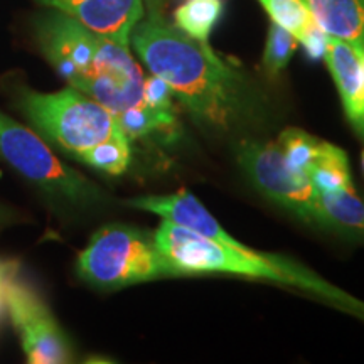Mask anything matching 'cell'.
<instances>
[{
  "label": "cell",
  "instance_id": "cell-2",
  "mask_svg": "<svg viewBox=\"0 0 364 364\" xmlns=\"http://www.w3.org/2000/svg\"><path fill=\"white\" fill-rule=\"evenodd\" d=\"M36 38L41 53L70 86L108 108L118 122L147 105L145 76L129 48L58 11L39 17Z\"/></svg>",
  "mask_w": 364,
  "mask_h": 364
},
{
  "label": "cell",
  "instance_id": "cell-1",
  "mask_svg": "<svg viewBox=\"0 0 364 364\" xmlns=\"http://www.w3.org/2000/svg\"><path fill=\"white\" fill-rule=\"evenodd\" d=\"M130 44L152 75L166 81L188 110L208 125L228 129L240 117L245 83L230 63L150 11L135 26Z\"/></svg>",
  "mask_w": 364,
  "mask_h": 364
},
{
  "label": "cell",
  "instance_id": "cell-17",
  "mask_svg": "<svg viewBox=\"0 0 364 364\" xmlns=\"http://www.w3.org/2000/svg\"><path fill=\"white\" fill-rule=\"evenodd\" d=\"M299 41L294 34L285 31L284 27L272 22L268 27V36L263 51V68L270 76H279L289 66L294 53L297 51Z\"/></svg>",
  "mask_w": 364,
  "mask_h": 364
},
{
  "label": "cell",
  "instance_id": "cell-18",
  "mask_svg": "<svg viewBox=\"0 0 364 364\" xmlns=\"http://www.w3.org/2000/svg\"><path fill=\"white\" fill-rule=\"evenodd\" d=\"M145 102L154 110L162 112V113H171L174 115V107H172V95L174 91L171 90V86L166 83V81L159 78V76L152 75L149 78H145Z\"/></svg>",
  "mask_w": 364,
  "mask_h": 364
},
{
  "label": "cell",
  "instance_id": "cell-16",
  "mask_svg": "<svg viewBox=\"0 0 364 364\" xmlns=\"http://www.w3.org/2000/svg\"><path fill=\"white\" fill-rule=\"evenodd\" d=\"M277 145H279L287 162L295 171L304 172L307 176V171L311 169L318 150H321L322 140L300 129H287L280 134Z\"/></svg>",
  "mask_w": 364,
  "mask_h": 364
},
{
  "label": "cell",
  "instance_id": "cell-14",
  "mask_svg": "<svg viewBox=\"0 0 364 364\" xmlns=\"http://www.w3.org/2000/svg\"><path fill=\"white\" fill-rule=\"evenodd\" d=\"M307 177L318 194L354 189L348 154L338 145L324 140L316 161L307 171Z\"/></svg>",
  "mask_w": 364,
  "mask_h": 364
},
{
  "label": "cell",
  "instance_id": "cell-5",
  "mask_svg": "<svg viewBox=\"0 0 364 364\" xmlns=\"http://www.w3.org/2000/svg\"><path fill=\"white\" fill-rule=\"evenodd\" d=\"M76 270L86 284L102 290L174 277L154 235L125 225L105 226L91 236L80 253Z\"/></svg>",
  "mask_w": 364,
  "mask_h": 364
},
{
  "label": "cell",
  "instance_id": "cell-11",
  "mask_svg": "<svg viewBox=\"0 0 364 364\" xmlns=\"http://www.w3.org/2000/svg\"><path fill=\"white\" fill-rule=\"evenodd\" d=\"M329 38L364 49V0H304Z\"/></svg>",
  "mask_w": 364,
  "mask_h": 364
},
{
  "label": "cell",
  "instance_id": "cell-9",
  "mask_svg": "<svg viewBox=\"0 0 364 364\" xmlns=\"http://www.w3.org/2000/svg\"><path fill=\"white\" fill-rule=\"evenodd\" d=\"M91 33L129 48L135 26L145 16V0H39Z\"/></svg>",
  "mask_w": 364,
  "mask_h": 364
},
{
  "label": "cell",
  "instance_id": "cell-12",
  "mask_svg": "<svg viewBox=\"0 0 364 364\" xmlns=\"http://www.w3.org/2000/svg\"><path fill=\"white\" fill-rule=\"evenodd\" d=\"M272 22L294 34L311 59H324L327 34L314 21L304 0H258Z\"/></svg>",
  "mask_w": 364,
  "mask_h": 364
},
{
  "label": "cell",
  "instance_id": "cell-21",
  "mask_svg": "<svg viewBox=\"0 0 364 364\" xmlns=\"http://www.w3.org/2000/svg\"><path fill=\"white\" fill-rule=\"evenodd\" d=\"M361 164H363V171H364V150H363V157H361Z\"/></svg>",
  "mask_w": 364,
  "mask_h": 364
},
{
  "label": "cell",
  "instance_id": "cell-20",
  "mask_svg": "<svg viewBox=\"0 0 364 364\" xmlns=\"http://www.w3.org/2000/svg\"><path fill=\"white\" fill-rule=\"evenodd\" d=\"M145 4L150 7V11H161L162 0H145Z\"/></svg>",
  "mask_w": 364,
  "mask_h": 364
},
{
  "label": "cell",
  "instance_id": "cell-8",
  "mask_svg": "<svg viewBox=\"0 0 364 364\" xmlns=\"http://www.w3.org/2000/svg\"><path fill=\"white\" fill-rule=\"evenodd\" d=\"M6 307L21 338L22 351L33 364L71 363L73 353L65 332L39 294L24 282L11 279Z\"/></svg>",
  "mask_w": 364,
  "mask_h": 364
},
{
  "label": "cell",
  "instance_id": "cell-4",
  "mask_svg": "<svg viewBox=\"0 0 364 364\" xmlns=\"http://www.w3.org/2000/svg\"><path fill=\"white\" fill-rule=\"evenodd\" d=\"M154 240L164 260L174 272V277L223 273L247 279H263L306 289L309 292L334 300L339 306L364 312L363 302H358L351 295L336 289L329 282L318 279L306 267L279 255L257 252L245 247L243 243H221L169 220H162L154 233Z\"/></svg>",
  "mask_w": 364,
  "mask_h": 364
},
{
  "label": "cell",
  "instance_id": "cell-7",
  "mask_svg": "<svg viewBox=\"0 0 364 364\" xmlns=\"http://www.w3.org/2000/svg\"><path fill=\"white\" fill-rule=\"evenodd\" d=\"M238 164L263 196L304 221L324 226L318 193L304 172L287 162L277 142H243Z\"/></svg>",
  "mask_w": 364,
  "mask_h": 364
},
{
  "label": "cell",
  "instance_id": "cell-15",
  "mask_svg": "<svg viewBox=\"0 0 364 364\" xmlns=\"http://www.w3.org/2000/svg\"><path fill=\"white\" fill-rule=\"evenodd\" d=\"M223 9V0H186L174 11V26L189 38L208 43Z\"/></svg>",
  "mask_w": 364,
  "mask_h": 364
},
{
  "label": "cell",
  "instance_id": "cell-19",
  "mask_svg": "<svg viewBox=\"0 0 364 364\" xmlns=\"http://www.w3.org/2000/svg\"><path fill=\"white\" fill-rule=\"evenodd\" d=\"M14 272H16V263L0 260V309L6 304L4 297H6L7 284L14 279Z\"/></svg>",
  "mask_w": 364,
  "mask_h": 364
},
{
  "label": "cell",
  "instance_id": "cell-13",
  "mask_svg": "<svg viewBox=\"0 0 364 364\" xmlns=\"http://www.w3.org/2000/svg\"><path fill=\"white\" fill-rule=\"evenodd\" d=\"M324 226L364 241V199L356 189L318 194Z\"/></svg>",
  "mask_w": 364,
  "mask_h": 364
},
{
  "label": "cell",
  "instance_id": "cell-3",
  "mask_svg": "<svg viewBox=\"0 0 364 364\" xmlns=\"http://www.w3.org/2000/svg\"><path fill=\"white\" fill-rule=\"evenodd\" d=\"M17 105L34 129L76 161L120 176L129 169L130 139L117 117L76 88L54 93L19 90Z\"/></svg>",
  "mask_w": 364,
  "mask_h": 364
},
{
  "label": "cell",
  "instance_id": "cell-6",
  "mask_svg": "<svg viewBox=\"0 0 364 364\" xmlns=\"http://www.w3.org/2000/svg\"><path fill=\"white\" fill-rule=\"evenodd\" d=\"M0 157L27 181L73 204L97 203L102 193L65 162L59 161L43 136L0 112Z\"/></svg>",
  "mask_w": 364,
  "mask_h": 364
},
{
  "label": "cell",
  "instance_id": "cell-10",
  "mask_svg": "<svg viewBox=\"0 0 364 364\" xmlns=\"http://www.w3.org/2000/svg\"><path fill=\"white\" fill-rule=\"evenodd\" d=\"M324 59L338 88L344 115L364 142V49L327 36Z\"/></svg>",
  "mask_w": 364,
  "mask_h": 364
}]
</instances>
